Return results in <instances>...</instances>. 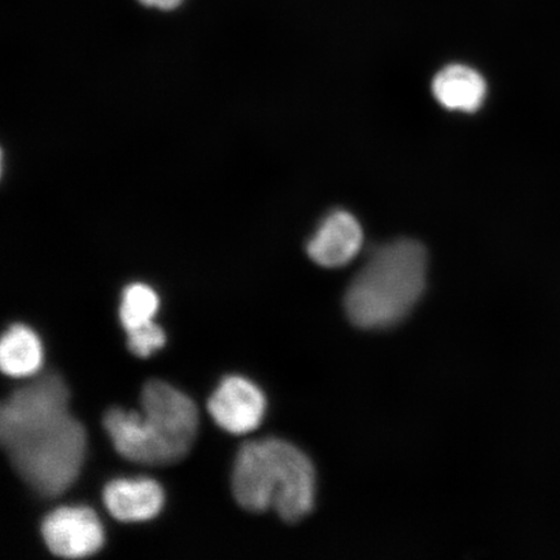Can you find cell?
<instances>
[{
	"label": "cell",
	"mask_w": 560,
	"mask_h": 560,
	"mask_svg": "<svg viewBox=\"0 0 560 560\" xmlns=\"http://www.w3.org/2000/svg\"><path fill=\"white\" fill-rule=\"evenodd\" d=\"M363 242L362 229L348 212H334L322 222L317 233L307 243V254L324 268H341L359 254Z\"/></svg>",
	"instance_id": "obj_7"
},
{
	"label": "cell",
	"mask_w": 560,
	"mask_h": 560,
	"mask_svg": "<svg viewBox=\"0 0 560 560\" xmlns=\"http://www.w3.org/2000/svg\"><path fill=\"white\" fill-rule=\"evenodd\" d=\"M69 389L47 374L20 388L0 409V441L15 471L35 493L55 499L79 479L85 427L69 412Z\"/></svg>",
	"instance_id": "obj_1"
},
{
	"label": "cell",
	"mask_w": 560,
	"mask_h": 560,
	"mask_svg": "<svg viewBox=\"0 0 560 560\" xmlns=\"http://www.w3.org/2000/svg\"><path fill=\"white\" fill-rule=\"evenodd\" d=\"M140 3L147 7H156V9L171 11L184 2V0H139Z\"/></svg>",
	"instance_id": "obj_13"
},
{
	"label": "cell",
	"mask_w": 560,
	"mask_h": 560,
	"mask_svg": "<svg viewBox=\"0 0 560 560\" xmlns=\"http://www.w3.org/2000/svg\"><path fill=\"white\" fill-rule=\"evenodd\" d=\"M142 415L114 408L104 429L122 458L145 466H170L187 457L199 429V411L190 397L161 381L145 383Z\"/></svg>",
	"instance_id": "obj_2"
},
{
	"label": "cell",
	"mask_w": 560,
	"mask_h": 560,
	"mask_svg": "<svg viewBox=\"0 0 560 560\" xmlns=\"http://www.w3.org/2000/svg\"><path fill=\"white\" fill-rule=\"evenodd\" d=\"M208 410L221 429L245 435L261 424L266 400L254 383L241 376H229L209 398Z\"/></svg>",
	"instance_id": "obj_6"
},
{
	"label": "cell",
	"mask_w": 560,
	"mask_h": 560,
	"mask_svg": "<svg viewBox=\"0 0 560 560\" xmlns=\"http://www.w3.org/2000/svg\"><path fill=\"white\" fill-rule=\"evenodd\" d=\"M165 342V332L155 322L128 332L129 349L132 354L140 357V359H147L158 349L163 348Z\"/></svg>",
	"instance_id": "obj_12"
},
{
	"label": "cell",
	"mask_w": 560,
	"mask_h": 560,
	"mask_svg": "<svg viewBox=\"0 0 560 560\" xmlns=\"http://www.w3.org/2000/svg\"><path fill=\"white\" fill-rule=\"evenodd\" d=\"M44 362V347L30 327L13 325L0 345V366L11 377H27L38 373Z\"/></svg>",
	"instance_id": "obj_10"
},
{
	"label": "cell",
	"mask_w": 560,
	"mask_h": 560,
	"mask_svg": "<svg viewBox=\"0 0 560 560\" xmlns=\"http://www.w3.org/2000/svg\"><path fill=\"white\" fill-rule=\"evenodd\" d=\"M159 296L151 287L135 283L124 291L120 319L126 332L152 324L159 311Z\"/></svg>",
	"instance_id": "obj_11"
},
{
	"label": "cell",
	"mask_w": 560,
	"mask_h": 560,
	"mask_svg": "<svg viewBox=\"0 0 560 560\" xmlns=\"http://www.w3.org/2000/svg\"><path fill=\"white\" fill-rule=\"evenodd\" d=\"M233 493L250 513L275 510L280 520L298 523L314 508V467L303 452L287 441H248L236 455Z\"/></svg>",
	"instance_id": "obj_3"
},
{
	"label": "cell",
	"mask_w": 560,
	"mask_h": 560,
	"mask_svg": "<svg viewBox=\"0 0 560 560\" xmlns=\"http://www.w3.org/2000/svg\"><path fill=\"white\" fill-rule=\"evenodd\" d=\"M42 536L54 556L81 559L96 555L104 545V530L93 510L60 508L42 524Z\"/></svg>",
	"instance_id": "obj_5"
},
{
	"label": "cell",
	"mask_w": 560,
	"mask_h": 560,
	"mask_svg": "<svg viewBox=\"0 0 560 560\" xmlns=\"http://www.w3.org/2000/svg\"><path fill=\"white\" fill-rule=\"evenodd\" d=\"M427 252L412 240H398L373 252L346 293V311L353 325L365 330L394 327L422 298Z\"/></svg>",
	"instance_id": "obj_4"
},
{
	"label": "cell",
	"mask_w": 560,
	"mask_h": 560,
	"mask_svg": "<svg viewBox=\"0 0 560 560\" xmlns=\"http://www.w3.org/2000/svg\"><path fill=\"white\" fill-rule=\"evenodd\" d=\"M104 503L124 523L151 521L164 506V490L151 479L115 480L104 489Z\"/></svg>",
	"instance_id": "obj_8"
},
{
	"label": "cell",
	"mask_w": 560,
	"mask_h": 560,
	"mask_svg": "<svg viewBox=\"0 0 560 560\" xmlns=\"http://www.w3.org/2000/svg\"><path fill=\"white\" fill-rule=\"evenodd\" d=\"M438 102L451 110L475 112L487 96V82L479 72L464 65L440 70L432 83Z\"/></svg>",
	"instance_id": "obj_9"
}]
</instances>
